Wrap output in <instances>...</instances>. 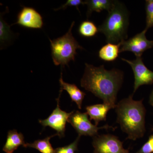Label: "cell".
I'll list each match as a JSON object with an SVG mask.
<instances>
[{
	"label": "cell",
	"mask_w": 153,
	"mask_h": 153,
	"mask_svg": "<svg viewBox=\"0 0 153 153\" xmlns=\"http://www.w3.org/2000/svg\"><path fill=\"white\" fill-rule=\"evenodd\" d=\"M14 25L30 29H41L44 25L43 17L33 8L24 7L18 14Z\"/></svg>",
	"instance_id": "30bf717a"
},
{
	"label": "cell",
	"mask_w": 153,
	"mask_h": 153,
	"mask_svg": "<svg viewBox=\"0 0 153 153\" xmlns=\"http://www.w3.org/2000/svg\"><path fill=\"white\" fill-rule=\"evenodd\" d=\"M26 144L23 134L18 132L16 130L10 131L3 150L6 153H13L20 146L25 147Z\"/></svg>",
	"instance_id": "7c38bea8"
},
{
	"label": "cell",
	"mask_w": 153,
	"mask_h": 153,
	"mask_svg": "<svg viewBox=\"0 0 153 153\" xmlns=\"http://www.w3.org/2000/svg\"><path fill=\"white\" fill-rule=\"evenodd\" d=\"M55 135L47 137L44 139L38 140L35 141L32 143H27L25 145V148H32L36 149L41 153H55V149L52 147V145L50 142V140L52 137Z\"/></svg>",
	"instance_id": "2e32d148"
},
{
	"label": "cell",
	"mask_w": 153,
	"mask_h": 153,
	"mask_svg": "<svg viewBox=\"0 0 153 153\" xmlns=\"http://www.w3.org/2000/svg\"><path fill=\"white\" fill-rule=\"evenodd\" d=\"M68 122L71 124L79 136L82 135L96 136L98 135L99 130L102 129L115 130L114 128L108 125L98 127L91 123L87 113H82L78 111L71 112L68 118Z\"/></svg>",
	"instance_id": "5b68a950"
},
{
	"label": "cell",
	"mask_w": 153,
	"mask_h": 153,
	"mask_svg": "<svg viewBox=\"0 0 153 153\" xmlns=\"http://www.w3.org/2000/svg\"><path fill=\"white\" fill-rule=\"evenodd\" d=\"M153 153V134L149 137V140L137 153Z\"/></svg>",
	"instance_id": "7402d4cb"
},
{
	"label": "cell",
	"mask_w": 153,
	"mask_h": 153,
	"mask_svg": "<svg viewBox=\"0 0 153 153\" xmlns=\"http://www.w3.org/2000/svg\"><path fill=\"white\" fill-rule=\"evenodd\" d=\"M152 130L153 131V128L152 129Z\"/></svg>",
	"instance_id": "cb8c5ba5"
},
{
	"label": "cell",
	"mask_w": 153,
	"mask_h": 153,
	"mask_svg": "<svg viewBox=\"0 0 153 153\" xmlns=\"http://www.w3.org/2000/svg\"><path fill=\"white\" fill-rule=\"evenodd\" d=\"M80 137L79 136L74 142L68 146L55 149V153H74L77 150V145Z\"/></svg>",
	"instance_id": "ffe728a7"
},
{
	"label": "cell",
	"mask_w": 153,
	"mask_h": 153,
	"mask_svg": "<svg viewBox=\"0 0 153 153\" xmlns=\"http://www.w3.org/2000/svg\"><path fill=\"white\" fill-rule=\"evenodd\" d=\"M146 27L148 30L153 27V0H146Z\"/></svg>",
	"instance_id": "d6986e66"
},
{
	"label": "cell",
	"mask_w": 153,
	"mask_h": 153,
	"mask_svg": "<svg viewBox=\"0 0 153 153\" xmlns=\"http://www.w3.org/2000/svg\"><path fill=\"white\" fill-rule=\"evenodd\" d=\"M121 59L128 63L131 66L133 71L134 82L133 94L141 85L153 84V71H151L145 66L142 57H136L135 60H132L123 58Z\"/></svg>",
	"instance_id": "52a82bcc"
},
{
	"label": "cell",
	"mask_w": 153,
	"mask_h": 153,
	"mask_svg": "<svg viewBox=\"0 0 153 153\" xmlns=\"http://www.w3.org/2000/svg\"><path fill=\"white\" fill-rule=\"evenodd\" d=\"M123 143L112 134L97 135L93 139L94 153H130L124 149Z\"/></svg>",
	"instance_id": "8992f818"
},
{
	"label": "cell",
	"mask_w": 153,
	"mask_h": 153,
	"mask_svg": "<svg viewBox=\"0 0 153 153\" xmlns=\"http://www.w3.org/2000/svg\"><path fill=\"white\" fill-rule=\"evenodd\" d=\"M74 25V22H72L68 32L63 36L54 40L49 39L52 60L56 66H68L70 61L75 60L76 50L83 49L72 35L71 30Z\"/></svg>",
	"instance_id": "277c9868"
},
{
	"label": "cell",
	"mask_w": 153,
	"mask_h": 153,
	"mask_svg": "<svg viewBox=\"0 0 153 153\" xmlns=\"http://www.w3.org/2000/svg\"><path fill=\"white\" fill-rule=\"evenodd\" d=\"M149 102L150 104L151 105L153 106V90L150 96Z\"/></svg>",
	"instance_id": "603a6c76"
},
{
	"label": "cell",
	"mask_w": 153,
	"mask_h": 153,
	"mask_svg": "<svg viewBox=\"0 0 153 153\" xmlns=\"http://www.w3.org/2000/svg\"><path fill=\"white\" fill-rule=\"evenodd\" d=\"M99 32L98 28L93 22L84 21L81 22L78 28V33L80 36L85 38H91L97 35Z\"/></svg>",
	"instance_id": "e0dca14e"
},
{
	"label": "cell",
	"mask_w": 153,
	"mask_h": 153,
	"mask_svg": "<svg viewBox=\"0 0 153 153\" xmlns=\"http://www.w3.org/2000/svg\"><path fill=\"white\" fill-rule=\"evenodd\" d=\"M85 109L90 120H94L97 126L100 122L106 120L107 114L111 108L103 103L88 106Z\"/></svg>",
	"instance_id": "4fadbf2b"
},
{
	"label": "cell",
	"mask_w": 153,
	"mask_h": 153,
	"mask_svg": "<svg viewBox=\"0 0 153 153\" xmlns=\"http://www.w3.org/2000/svg\"><path fill=\"white\" fill-rule=\"evenodd\" d=\"M123 80V73L120 70L114 68L108 70L103 65L96 67L85 63L80 85L102 100L104 104L115 108L118 92Z\"/></svg>",
	"instance_id": "6da1fadb"
},
{
	"label": "cell",
	"mask_w": 153,
	"mask_h": 153,
	"mask_svg": "<svg viewBox=\"0 0 153 153\" xmlns=\"http://www.w3.org/2000/svg\"><path fill=\"white\" fill-rule=\"evenodd\" d=\"M128 24V11L125 6L115 1L106 19L99 27V32L105 36L107 43L120 44L127 38Z\"/></svg>",
	"instance_id": "3957f363"
},
{
	"label": "cell",
	"mask_w": 153,
	"mask_h": 153,
	"mask_svg": "<svg viewBox=\"0 0 153 153\" xmlns=\"http://www.w3.org/2000/svg\"><path fill=\"white\" fill-rule=\"evenodd\" d=\"M85 4V1L82 0H68L64 4L60 6L58 8L54 9L55 11H58L61 10H65L68 7H74L79 11L78 7L80 5Z\"/></svg>",
	"instance_id": "44dd1931"
},
{
	"label": "cell",
	"mask_w": 153,
	"mask_h": 153,
	"mask_svg": "<svg viewBox=\"0 0 153 153\" xmlns=\"http://www.w3.org/2000/svg\"><path fill=\"white\" fill-rule=\"evenodd\" d=\"M121 44L107 43L100 49L99 57L105 61H113L118 57Z\"/></svg>",
	"instance_id": "9a60e30c"
},
{
	"label": "cell",
	"mask_w": 153,
	"mask_h": 153,
	"mask_svg": "<svg viewBox=\"0 0 153 153\" xmlns=\"http://www.w3.org/2000/svg\"><path fill=\"white\" fill-rule=\"evenodd\" d=\"M117 123L128 135L127 139L136 140L143 137L146 132V110L143 100H134L133 95L120 100L115 108Z\"/></svg>",
	"instance_id": "7a4b0ae2"
},
{
	"label": "cell",
	"mask_w": 153,
	"mask_h": 153,
	"mask_svg": "<svg viewBox=\"0 0 153 153\" xmlns=\"http://www.w3.org/2000/svg\"><path fill=\"white\" fill-rule=\"evenodd\" d=\"M147 31L145 29L132 38L121 43L120 53L129 51L133 53L136 57H142L144 52L153 47V41H149L146 37Z\"/></svg>",
	"instance_id": "ba28073f"
},
{
	"label": "cell",
	"mask_w": 153,
	"mask_h": 153,
	"mask_svg": "<svg viewBox=\"0 0 153 153\" xmlns=\"http://www.w3.org/2000/svg\"><path fill=\"white\" fill-rule=\"evenodd\" d=\"M87 5V16H90L93 12L100 13L106 10L108 12L111 10L114 4L115 1L111 0H88L85 1Z\"/></svg>",
	"instance_id": "5bb4252c"
},
{
	"label": "cell",
	"mask_w": 153,
	"mask_h": 153,
	"mask_svg": "<svg viewBox=\"0 0 153 153\" xmlns=\"http://www.w3.org/2000/svg\"><path fill=\"white\" fill-rule=\"evenodd\" d=\"M10 26L4 20L1 15L0 19V43L1 46L10 41L12 37Z\"/></svg>",
	"instance_id": "ac0fdd59"
},
{
	"label": "cell",
	"mask_w": 153,
	"mask_h": 153,
	"mask_svg": "<svg viewBox=\"0 0 153 153\" xmlns=\"http://www.w3.org/2000/svg\"><path fill=\"white\" fill-rule=\"evenodd\" d=\"M60 85V90H64L67 91L72 101L74 102L79 109H81L82 101L85 95V92L80 90L78 87L74 84H70L64 82L62 78V72L61 77L59 79Z\"/></svg>",
	"instance_id": "8fae6325"
},
{
	"label": "cell",
	"mask_w": 153,
	"mask_h": 153,
	"mask_svg": "<svg viewBox=\"0 0 153 153\" xmlns=\"http://www.w3.org/2000/svg\"><path fill=\"white\" fill-rule=\"evenodd\" d=\"M57 100V106L49 117L45 120H39V122L43 126H49L54 129L57 131V135L62 137L64 136L66 123L71 112L67 113L60 109L59 100Z\"/></svg>",
	"instance_id": "9c48e42d"
}]
</instances>
